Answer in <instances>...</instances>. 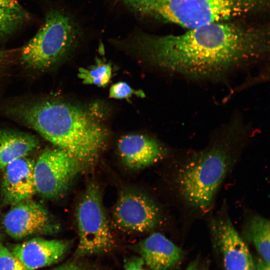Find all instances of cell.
Returning <instances> with one entry per match:
<instances>
[{"label": "cell", "instance_id": "8", "mask_svg": "<svg viewBox=\"0 0 270 270\" xmlns=\"http://www.w3.org/2000/svg\"><path fill=\"white\" fill-rule=\"evenodd\" d=\"M118 228L125 232H144L158 224L160 213L156 204L148 196L126 190L119 195L112 212Z\"/></svg>", "mask_w": 270, "mask_h": 270}, {"label": "cell", "instance_id": "11", "mask_svg": "<svg viewBox=\"0 0 270 270\" xmlns=\"http://www.w3.org/2000/svg\"><path fill=\"white\" fill-rule=\"evenodd\" d=\"M34 161L27 156L16 160L2 171L1 196L3 202L13 206L30 199L36 193Z\"/></svg>", "mask_w": 270, "mask_h": 270}, {"label": "cell", "instance_id": "1", "mask_svg": "<svg viewBox=\"0 0 270 270\" xmlns=\"http://www.w3.org/2000/svg\"><path fill=\"white\" fill-rule=\"evenodd\" d=\"M266 36L222 22L176 36L138 32L126 44L162 68L190 78L212 79L261 58L268 49Z\"/></svg>", "mask_w": 270, "mask_h": 270}, {"label": "cell", "instance_id": "4", "mask_svg": "<svg viewBox=\"0 0 270 270\" xmlns=\"http://www.w3.org/2000/svg\"><path fill=\"white\" fill-rule=\"evenodd\" d=\"M232 161L230 152L222 144L213 146L190 157L179 167L176 176L182 198L198 210H208Z\"/></svg>", "mask_w": 270, "mask_h": 270}, {"label": "cell", "instance_id": "26", "mask_svg": "<svg viewBox=\"0 0 270 270\" xmlns=\"http://www.w3.org/2000/svg\"><path fill=\"white\" fill-rule=\"evenodd\" d=\"M186 270H199L197 262L190 263Z\"/></svg>", "mask_w": 270, "mask_h": 270}, {"label": "cell", "instance_id": "17", "mask_svg": "<svg viewBox=\"0 0 270 270\" xmlns=\"http://www.w3.org/2000/svg\"><path fill=\"white\" fill-rule=\"evenodd\" d=\"M28 18L26 12L21 9H0V38L18 29Z\"/></svg>", "mask_w": 270, "mask_h": 270}, {"label": "cell", "instance_id": "27", "mask_svg": "<svg viewBox=\"0 0 270 270\" xmlns=\"http://www.w3.org/2000/svg\"><path fill=\"white\" fill-rule=\"evenodd\" d=\"M246 270H255L254 263L252 264H251Z\"/></svg>", "mask_w": 270, "mask_h": 270}, {"label": "cell", "instance_id": "3", "mask_svg": "<svg viewBox=\"0 0 270 270\" xmlns=\"http://www.w3.org/2000/svg\"><path fill=\"white\" fill-rule=\"evenodd\" d=\"M138 14L192 29L262 8L269 0H119Z\"/></svg>", "mask_w": 270, "mask_h": 270}, {"label": "cell", "instance_id": "13", "mask_svg": "<svg viewBox=\"0 0 270 270\" xmlns=\"http://www.w3.org/2000/svg\"><path fill=\"white\" fill-rule=\"evenodd\" d=\"M138 250L150 270H174L184 256L180 247L159 232L152 233L142 240Z\"/></svg>", "mask_w": 270, "mask_h": 270}, {"label": "cell", "instance_id": "19", "mask_svg": "<svg viewBox=\"0 0 270 270\" xmlns=\"http://www.w3.org/2000/svg\"><path fill=\"white\" fill-rule=\"evenodd\" d=\"M0 270H29L2 244L0 243Z\"/></svg>", "mask_w": 270, "mask_h": 270}, {"label": "cell", "instance_id": "16", "mask_svg": "<svg viewBox=\"0 0 270 270\" xmlns=\"http://www.w3.org/2000/svg\"><path fill=\"white\" fill-rule=\"evenodd\" d=\"M246 238L252 243L260 255L270 264V221L262 216H254L244 229Z\"/></svg>", "mask_w": 270, "mask_h": 270}, {"label": "cell", "instance_id": "9", "mask_svg": "<svg viewBox=\"0 0 270 270\" xmlns=\"http://www.w3.org/2000/svg\"><path fill=\"white\" fill-rule=\"evenodd\" d=\"M52 224L46 210L30 199L12 206L3 218L6 232L15 239L51 232Z\"/></svg>", "mask_w": 270, "mask_h": 270}, {"label": "cell", "instance_id": "21", "mask_svg": "<svg viewBox=\"0 0 270 270\" xmlns=\"http://www.w3.org/2000/svg\"><path fill=\"white\" fill-rule=\"evenodd\" d=\"M140 257H132L125 260L124 270H150Z\"/></svg>", "mask_w": 270, "mask_h": 270}, {"label": "cell", "instance_id": "15", "mask_svg": "<svg viewBox=\"0 0 270 270\" xmlns=\"http://www.w3.org/2000/svg\"><path fill=\"white\" fill-rule=\"evenodd\" d=\"M39 144L34 134L0 129V170L9 163L27 156Z\"/></svg>", "mask_w": 270, "mask_h": 270}, {"label": "cell", "instance_id": "10", "mask_svg": "<svg viewBox=\"0 0 270 270\" xmlns=\"http://www.w3.org/2000/svg\"><path fill=\"white\" fill-rule=\"evenodd\" d=\"M210 229L222 254L226 270H246L253 264L247 245L228 218L221 216L214 218Z\"/></svg>", "mask_w": 270, "mask_h": 270}, {"label": "cell", "instance_id": "20", "mask_svg": "<svg viewBox=\"0 0 270 270\" xmlns=\"http://www.w3.org/2000/svg\"><path fill=\"white\" fill-rule=\"evenodd\" d=\"M137 92L127 83L120 82L114 84L110 87V96L116 99L128 98Z\"/></svg>", "mask_w": 270, "mask_h": 270}, {"label": "cell", "instance_id": "5", "mask_svg": "<svg viewBox=\"0 0 270 270\" xmlns=\"http://www.w3.org/2000/svg\"><path fill=\"white\" fill-rule=\"evenodd\" d=\"M80 36L79 28L70 17L60 10H52L36 34L22 48L21 60L34 70H47L68 54Z\"/></svg>", "mask_w": 270, "mask_h": 270}, {"label": "cell", "instance_id": "7", "mask_svg": "<svg viewBox=\"0 0 270 270\" xmlns=\"http://www.w3.org/2000/svg\"><path fill=\"white\" fill-rule=\"evenodd\" d=\"M83 168L76 158L60 148L46 150L34 162L36 193L46 198H58L66 192Z\"/></svg>", "mask_w": 270, "mask_h": 270}, {"label": "cell", "instance_id": "2", "mask_svg": "<svg viewBox=\"0 0 270 270\" xmlns=\"http://www.w3.org/2000/svg\"><path fill=\"white\" fill-rule=\"evenodd\" d=\"M6 112L69 154L83 167L94 164L106 144L107 132L98 120L66 102L38 100L10 106Z\"/></svg>", "mask_w": 270, "mask_h": 270}, {"label": "cell", "instance_id": "18", "mask_svg": "<svg viewBox=\"0 0 270 270\" xmlns=\"http://www.w3.org/2000/svg\"><path fill=\"white\" fill-rule=\"evenodd\" d=\"M78 76L84 84L105 86L111 78L112 68L110 64L98 60L97 65L88 70L80 68Z\"/></svg>", "mask_w": 270, "mask_h": 270}, {"label": "cell", "instance_id": "23", "mask_svg": "<svg viewBox=\"0 0 270 270\" xmlns=\"http://www.w3.org/2000/svg\"><path fill=\"white\" fill-rule=\"evenodd\" d=\"M54 270H90L84 266L76 262H70L62 265Z\"/></svg>", "mask_w": 270, "mask_h": 270}, {"label": "cell", "instance_id": "6", "mask_svg": "<svg viewBox=\"0 0 270 270\" xmlns=\"http://www.w3.org/2000/svg\"><path fill=\"white\" fill-rule=\"evenodd\" d=\"M76 218L79 241L76 250L78 256L107 253L114 246L102 194L94 182L88 184L78 202Z\"/></svg>", "mask_w": 270, "mask_h": 270}, {"label": "cell", "instance_id": "12", "mask_svg": "<svg viewBox=\"0 0 270 270\" xmlns=\"http://www.w3.org/2000/svg\"><path fill=\"white\" fill-rule=\"evenodd\" d=\"M67 250L64 241L36 238L16 245L12 252L28 270H35L58 262Z\"/></svg>", "mask_w": 270, "mask_h": 270}, {"label": "cell", "instance_id": "24", "mask_svg": "<svg viewBox=\"0 0 270 270\" xmlns=\"http://www.w3.org/2000/svg\"><path fill=\"white\" fill-rule=\"evenodd\" d=\"M11 54L12 52L10 50H0V72L8 61Z\"/></svg>", "mask_w": 270, "mask_h": 270}, {"label": "cell", "instance_id": "22", "mask_svg": "<svg viewBox=\"0 0 270 270\" xmlns=\"http://www.w3.org/2000/svg\"><path fill=\"white\" fill-rule=\"evenodd\" d=\"M2 8L18 10L22 8L16 0H0V9Z\"/></svg>", "mask_w": 270, "mask_h": 270}, {"label": "cell", "instance_id": "14", "mask_svg": "<svg viewBox=\"0 0 270 270\" xmlns=\"http://www.w3.org/2000/svg\"><path fill=\"white\" fill-rule=\"evenodd\" d=\"M118 150L124 163L134 169L154 164L164 155V150L156 140L138 134L122 136L118 141Z\"/></svg>", "mask_w": 270, "mask_h": 270}, {"label": "cell", "instance_id": "25", "mask_svg": "<svg viewBox=\"0 0 270 270\" xmlns=\"http://www.w3.org/2000/svg\"><path fill=\"white\" fill-rule=\"evenodd\" d=\"M270 264H268L261 258L257 260L254 268L255 270H270Z\"/></svg>", "mask_w": 270, "mask_h": 270}]
</instances>
